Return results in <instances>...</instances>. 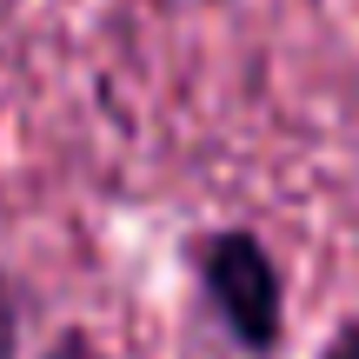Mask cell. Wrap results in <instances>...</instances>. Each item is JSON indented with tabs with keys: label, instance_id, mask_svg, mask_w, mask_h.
<instances>
[{
	"label": "cell",
	"instance_id": "cell-1",
	"mask_svg": "<svg viewBox=\"0 0 359 359\" xmlns=\"http://www.w3.org/2000/svg\"><path fill=\"white\" fill-rule=\"evenodd\" d=\"M187 273L206 320L233 353L273 359L286 346V273L253 226H206L187 240Z\"/></svg>",
	"mask_w": 359,
	"mask_h": 359
},
{
	"label": "cell",
	"instance_id": "cell-2",
	"mask_svg": "<svg viewBox=\"0 0 359 359\" xmlns=\"http://www.w3.org/2000/svg\"><path fill=\"white\" fill-rule=\"evenodd\" d=\"M0 359H20V293L0 266Z\"/></svg>",
	"mask_w": 359,
	"mask_h": 359
},
{
	"label": "cell",
	"instance_id": "cell-3",
	"mask_svg": "<svg viewBox=\"0 0 359 359\" xmlns=\"http://www.w3.org/2000/svg\"><path fill=\"white\" fill-rule=\"evenodd\" d=\"M40 359H107V353L93 346V339L80 333V326H67V333H53V346L40 353Z\"/></svg>",
	"mask_w": 359,
	"mask_h": 359
},
{
	"label": "cell",
	"instance_id": "cell-4",
	"mask_svg": "<svg viewBox=\"0 0 359 359\" xmlns=\"http://www.w3.org/2000/svg\"><path fill=\"white\" fill-rule=\"evenodd\" d=\"M320 359H359V313H346V320H339L333 333H326Z\"/></svg>",
	"mask_w": 359,
	"mask_h": 359
}]
</instances>
